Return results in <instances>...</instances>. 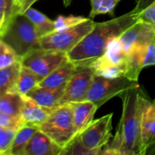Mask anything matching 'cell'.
Masks as SVG:
<instances>
[{
	"instance_id": "cell-23",
	"label": "cell",
	"mask_w": 155,
	"mask_h": 155,
	"mask_svg": "<svg viewBox=\"0 0 155 155\" xmlns=\"http://www.w3.org/2000/svg\"><path fill=\"white\" fill-rule=\"evenodd\" d=\"M15 13L12 0H0V37Z\"/></svg>"
},
{
	"instance_id": "cell-8",
	"label": "cell",
	"mask_w": 155,
	"mask_h": 155,
	"mask_svg": "<svg viewBox=\"0 0 155 155\" xmlns=\"http://www.w3.org/2000/svg\"><path fill=\"white\" fill-rule=\"evenodd\" d=\"M95 70V74L106 77L126 76L127 54L124 51L119 39H114L104 54L89 63Z\"/></svg>"
},
{
	"instance_id": "cell-14",
	"label": "cell",
	"mask_w": 155,
	"mask_h": 155,
	"mask_svg": "<svg viewBox=\"0 0 155 155\" xmlns=\"http://www.w3.org/2000/svg\"><path fill=\"white\" fill-rule=\"evenodd\" d=\"M70 104L73 109L74 124L78 135L94 121L98 107L93 102L87 100Z\"/></svg>"
},
{
	"instance_id": "cell-31",
	"label": "cell",
	"mask_w": 155,
	"mask_h": 155,
	"mask_svg": "<svg viewBox=\"0 0 155 155\" xmlns=\"http://www.w3.org/2000/svg\"><path fill=\"white\" fill-rule=\"evenodd\" d=\"M90 1H91L92 9H91L90 14H89V18L94 19L96 15H99V9L101 6L102 0H90Z\"/></svg>"
},
{
	"instance_id": "cell-1",
	"label": "cell",
	"mask_w": 155,
	"mask_h": 155,
	"mask_svg": "<svg viewBox=\"0 0 155 155\" xmlns=\"http://www.w3.org/2000/svg\"><path fill=\"white\" fill-rule=\"evenodd\" d=\"M119 96L123 102L122 117L114 136L101 154L142 155L143 118L152 101L141 85L128 89Z\"/></svg>"
},
{
	"instance_id": "cell-24",
	"label": "cell",
	"mask_w": 155,
	"mask_h": 155,
	"mask_svg": "<svg viewBox=\"0 0 155 155\" xmlns=\"http://www.w3.org/2000/svg\"><path fill=\"white\" fill-rule=\"evenodd\" d=\"M89 17H84L83 15H59L57 16V18L55 20H54V27L55 30L54 31H59V30H63V29H66L72 26H74L80 23H83L84 21H86Z\"/></svg>"
},
{
	"instance_id": "cell-10",
	"label": "cell",
	"mask_w": 155,
	"mask_h": 155,
	"mask_svg": "<svg viewBox=\"0 0 155 155\" xmlns=\"http://www.w3.org/2000/svg\"><path fill=\"white\" fill-rule=\"evenodd\" d=\"M68 60L66 53L37 48L21 59V64L31 69L41 80Z\"/></svg>"
},
{
	"instance_id": "cell-17",
	"label": "cell",
	"mask_w": 155,
	"mask_h": 155,
	"mask_svg": "<svg viewBox=\"0 0 155 155\" xmlns=\"http://www.w3.org/2000/svg\"><path fill=\"white\" fill-rule=\"evenodd\" d=\"M39 130L37 126L22 125L18 128L12 145L8 151V155H24L25 149L35 132Z\"/></svg>"
},
{
	"instance_id": "cell-9",
	"label": "cell",
	"mask_w": 155,
	"mask_h": 155,
	"mask_svg": "<svg viewBox=\"0 0 155 155\" xmlns=\"http://www.w3.org/2000/svg\"><path fill=\"white\" fill-rule=\"evenodd\" d=\"M75 70L64 88L59 104L86 100L87 93L95 74V70L89 63L75 64Z\"/></svg>"
},
{
	"instance_id": "cell-19",
	"label": "cell",
	"mask_w": 155,
	"mask_h": 155,
	"mask_svg": "<svg viewBox=\"0 0 155 155\" xmlns=\"http://www.w3.org/2000/svg\"><path fill=\"white\" fill-rule=\"evenodd\" d=\"M35 25L36 30L38 31L40 37L46 35L55 30L54 22L49 19L45 15L42 14L38 10L30 6L23 13Z\"/></svg>"
},
{
	"instance_id": "cell-33",
	"label": "cell",
	"mask_w": 155,
	"mask_h": 155,
	"mask_svg": "<svg viewBox=\"0 0 155 155\" xmlns=\"http://www.w3.org/2000/svg\"><path fill=\"white\" fill-rule=\"evenodd\" d=\"M24 0H13V5H14V10H15V13L17 11L18 7L20 6L21 3L23 2ZM14 13V14H15Z\"/></svg>"
},
{
	"instance_id": "cell-34",
	"label": "cell",
	"mask_w": 155,
	"mask_h": 155,
	"mask_svg": "<svg viewBox=\"0 0 155 155\" xmlns=\"http://www.w3.org/2000/svg\"><path fill=\"white\" fill-rule=\"evenodd\" d=\"M145 155H155V145L153 146L151 149H149L147 152H146V154Z\"/></svg>"
},
{
	"instance_id": "cell-12",
	"label": "cell",
	"mask_w": 155,
	"mask_h": 155,
	"mask_svg": "<svg viewBox=\"0 0 155 155\" xmlns=\"http://www.w3.org/2000/svg\"><path fill=\"white\" fill-rule=\"evenodd\" d=\"M24 96V106L20 114V126L33 125L39 127L48 117L53 108H45L29 97Z\"/></svg>"
},
{
	"instance_id": "cell-32",
	"label": "cell",
	"mask_w": 155,
	"mask_h": 155,
	"mask_svg": "<svg viewBox=\"0 0 155 155\" xmlns=\"http://www.w3.org/2000/svg\"><path fill=\"white\" fill-rule=\"evenodd\" d=\"M148 1H149V0H138L135 8L138 9V10H140V11H142L143 9H144V8L148 5H147V2H148Z\"/></svg>"
},
{
	"instance_id": "cell-7",
	"label": "cell",
	"mask_w": 155,
	"mask_h": 155,
	"mask_svg": "<svg viewBox=\"0 0 155 155\" xmlns=\"http://www.w3.org/2000/svg\"><path fill=\"white\" fill-rule=\"evenodd\" d=\"M95 22L88 18L86 21L74 26L54 31L40 37V46L43 49L68 53L73 49L90 31L94 28Z\"/></svg>"
},
{
	"instance_id": "cell-27",
	"label": "cell",
	"mask_w": 155,
	"mask_h": 155,
	"mask_svg": "<svg viewBox=\"0 0 155 155\" xmlns=\"http://www.w3.org/2000/svg\"><path fill=\"white\" fill-rule=\"evenodd\" d=\"M139 20L155 26V0L140 12Z\"/></svg>"
},
{
	"instance_id": "cell-30",
	"label": "cell",
	"mask_w": 155,
	"mask_h": 155,
	"mask_svg": "<svg viewBox=\"0 0 155 155\" xmlns=\"http://www.w3.org/2000/svg\"><path fill=\"white\" fill-rule=\"evenodd\" d=\"M36 1H38V0H24V1L21 3L20 6L18 7L17 11H16L15 14H23V13H24L27 8H29L30 6H32V5H33V4H34V3H35ZM72 1H73V0H63V2H64V6H68V5H71V3H72Z\"/></svg>"
},
{
	"instance_id": "cell-28",
	"label": "cell",
	"mask_w": 155,
	"mask_h": 155,
	"mask_svg": "<svg viewBox=\"0 0 155 155\" xmlns=\"http://www.w3.org/2000/svg\"><path fill=\"white\" fill-rule=\"evenodd\" d=\"M0 126L18 129L20 127V116H12L0 112Z\"/></svg>"
},
{
	"instance_id": "cell-22",
	"label": "cell",
	"mask_w": 155,
	"mask_h": 155,
	"mask_svg": "<svg viewBox=\"0 0 155 155\" xmlns=\"http://www.w3.org/2000/svg\"><path fill=\"white\" fill-rule=\"evenodd\" d=\"M17 62H21V58L9 45L0 39V69L10 66Z\"/></svg>"
},
{
	"instance_id": "cell-6",
	"label": "cell",
	"mask_w": 155,
	"mask_h": 155,
	"mask_svg": "<svg viewBox=\"0 0 155 155\" xmlns=\"http://www.w3.org/2000/svg\"><path fill=\"white\" fill-rule=\"evenodd\" d=\"M139 85L138 81L132 80L126 76L106 77L94 74L86 100L93 102L100 108L112 98Z\"/></svg>"
},
{
	"instance_id": "cell-18",
	"label": "cell",
	"mask_w": 155,
	"mask_h": 155,
	"mask_svg": "<svg viewBox=\"0 0 155 155\" xmlns=\"http://www.w3.org/2000/svg\"><path fill=\"white\" fill-rule=\"evenodd\" d=\"M24 106V96L15 92L0 94V112L12 115L20 116Z\"/></svg>"
},
{
	"instance_id": "cell-20",
	"label": "cell",
	"mask_w": 155,
	"mask_h": 155,
	"mask_svg": "<svg viewBox=\"0 0 155 155\" xmlns=\"http://www.w3.org/2000/svg\"><path fill=\"white\" fill-rule=\"evenodd\" d=\"M39 82V77L31 69L22 64L14 92L21 95H25L30 90L37 86Z\"/></svg>"
},
{
	"instance_id": "cell-11",
	"label": "cell",
	"mask_w": 155,
	"mask_h": 155,
	"mask_svg": "<svg viewBox=\"0 0 155 155\" xmlns=\"http://www.w3.org/2000/svg\"><path fill=\"white\" fill-rule=\"evenodd\" d=\"M61 154H64V149L40 130H37L32 136L24 153V155Z\"/></svg>"
},
{
	"instance_id": "cell-15",
	"label": "cell",
	"mask_w": 155,
	"mask_h": 155,
	"mask_svg": "<svg viewBox=\"0 0 155 155\" xmlns=\"http://www.w3.org/2000/svg\"><path fill=\"white\" fill-rule=\"evenodd\" d=\"M64 88L48 89L35 86L30 90L25 96L35 101L39 105L45 108H54L59 105V102L64 94Z\"/></svg>"
},
{
	"instance_id": "cell-21",
	"label": "cell",
	"mask_w": 155,
	"mask_h": 155,
	"mask_svg": "<svg viewBox=\"0 0 155 155\" xmlns=\"http://www.w3.org/2000/svg\"><path fill=\"white\" fill-rule=\"evenodd\" d=\"M21 65V62H17L10 66L0 69V94L14 92Z\"/></svg>"
},
{
	"instance_id": "cell-29",
	"label": "cell",
	"mask_w": 155,
	"mask_h": 155,
	"mask_svg": "<svg viewBox=\"0 0 155 155\" xmlns=\"http://www.w3.org/2000/svg\"><path fill=\"white\" fill-rule=\"evenodd\" d=\"M122 0H102L99 15H110L114 17V10Z\"/></svg>"
},
{
	"instance_id": "cell-16",
	"label": "cell",
	"mask_w": 155,
	"mask_h": 155,
	"mask_svg": "<svg viewBox=\"0 0 155 155\" xmlns=\"http://www.w3.org/2000/svg\"><path fill=\"white\" fill-rule=\"evenodd\" d=\"M142 155L155 145V99L150 104L143 118Z\"/></svg>"
},
{
	"instance_id": "cell-25",
	"label": "cell",
	"mask_w": 155,
	"mask_h": 155,
	"mask_svg": "<svg viewBox=\"0 0 155 155\" xmlns=\"http://www.w3.org/2000/svg\"><path fill=\"white\" fill-rule=\"evenodd\" d=\"M17 130L16 128H5L0 126V154L8 155V151Z\"/></svg>"
},
{
	"instance_id": "cell-2",
	"label": "cell",
	"mask_w": 155,
	"mask_h": 155,
	"mask_svg": "<svg viewBox=\"0 0 155 155\" xmlns=\"http://www.w3.org/2000/svg\"><path fill=\"white\" fill-rule=\"evenodd\" d=\"M140 10L135 7L130 12L111 20L97 23L66 54L74 64L91 63L104 54L108 45L139 21Z\"/></svg>"
},
{
	"instance_id": "cell-13",
	"label": "cell",
	"mask_w": 155,
	"mask_h": 155,
	"mask_svg": "<svg viewBox=\"0 0 155 155\" xmlns=\"http://www.w3.org/2000/svg\"><path fill=\"white\" fill-rule=\"evenodd\" d=\"M75 64L69 61V59L54 69L43 80H41L37 86L48 88V89H59L65 88L71 76L75 70Z\"/></svg>"
},
{
	"instance_id": "cell-26",
	"label": "cell",
	"mask_w": 155,
	"mask_h": 155,
	"mask_svg": "<svg viewBox=\"0 0 155 155\" xmlns=\"http://www.w3.org/2000/svg\"><path fill=\"white\" fill-rule=\"evenodd\" d=\"M152 65H155V37L146 45L142 54L143 68Z\"/></svg>"
},
{
	"instance_id": "cell-3",
	"label": "cell",
	"mask_w": 155,
	"mask_h": 155,
	"mask_svg": "<svg viewBox=\"0 0 155 155\" xmlns=\"http://www.w3.org/2000/svg\"><path fill=\"white\" fill-rule=\"evenodd\" d=\"M113 117L114 114H109L94 120L76 136L64 154H101L112 139Z\"/></svg>"
},
{
	"instance_id": "cell-4",
	"label": "cell",
	"mask_w": 155,
	"mask_h": 155,
	"mask_svg": "<svg viewBox=\"0 0 155 155\" xmlns=\"http://www.w3.org/2000/svg\"><path fill=\"white\" fill-rule=\"evenodd\" d=\"M0 39L22 59L32 50L41 48L40 35L24 14H14Z\"/></svg>"
},
{
	"instance_id": "cell-5",
	"label": "cell",
	"mask_w": 155,
	"mask_h": 155,
	"mask_svg": "<svg viewBox=\"0 0 155 155\" xmlns=\"http://www.w3.org/2000/svg\"><path fill=\"white\" fill-rule=\"evenodd\" d=\"M38 128L62 147L64 153L77 136L71 104H59L53 108L47 119Z\"/></svg>"
},
{
	"instance_id": "cell-35",
	"label": "cell",
	"mask_w": 155,
	"mask_h": 155,
	"mask_svg": "<svg viewBox=\"0 0 155 155\" xmlns=\"http://www.w3.org/2000/svg\"><path fill=\"white\" fill-rule=\"evenodd\" d=\"M12 1H13V0H12Z\"/></svg>"
}]
</instances>
